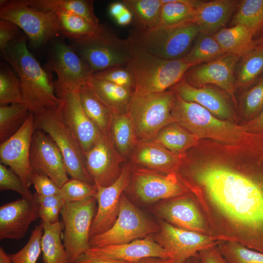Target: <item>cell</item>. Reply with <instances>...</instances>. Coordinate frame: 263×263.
Here are the masks:
<instances>
[{"instance_id":"cell-1","label":"cell","mask_w":263,"mask_h":263,"mask_svg":"<svg viewBox=\"0 0 263 263\" xmlns=\"http://www.w3.org/2000/svg\"><path fill=\"white\" fill-rule=\"evenodd\" d=\"M176 175L205 212L211 235L263 253V175L215 160L190 163Z\"/></svg>"},{"instance_id":"cell-2","label":"cell","mask_w":263,"mask_h":263,"mask_svg":"<svg viewBox=\"0 0 263 263\" xmlns=\"http://www.w3.org/2000/svg\"><path fill=\"white\" fill-rule=\"evenodd\" d=\"M27 36L20 35L0 51L1 56L17 73L21 83L24 105L38 114L58 107L50 73L43 68L29 51Z\"/></svg>"},{"instance_id":"cell-3","label":"cell","mask_w":263,"mask_h":263,"mask_svg":"<svg viewBox=\"0 0 263 263\" xmlns=\"http://www.w3.org/2000/svg\"><path fill=\"white\" fill-rule=\"evenodd\" d=\"M129 44L131 56L126 66L134 79V91L139 93L166 91L181 81L187 71L193 66L181 58H162Z\"/></svg>"},{"instance_id":"cell-4","label":"cell","mask_w":263,"mask_h":263,"mask_svg":"<svg viewBox=\"0 0 263 263\" xmlns=\"http://www.w3.org/2000/svg\"><path fill=\"white\" fill-rule=\"evenodd\" d=\"M171 114L182 127L199 139L209 138L229 145L240 143L246 134L242 126L219 119L198 104L183 99L176 93Z\"/></svg>"},{"instance_id":"cell-5","label":"cell","mask_w":263,"mask_h":263,"mask_svg":"<svg viewBox=\"0 0 263 263\" xmlns=\"http://www.w3.org/2000/svg\"><path fill=\"white\" fill-rule=\"evenodd\" d=\"M199 33L197 25L190 21L173 26L138 28L127 39L137 48L162 58L174 60L186 55Z\"/></svg>"},{"instance_id":"cell-6","label":"cell","mask_w":263,"mask_h":263,"mask_svg":"<svg viewBox=\"0 0 263 263\" xmlns=\"http://www.w3.org/2000/svg\"><path fill=\"white\" fill-rule=\"evenodd\" d=\"M175 92L142 94L133 91L126 113L132 118L138 141L151 140L163 128L176 122L171 114Z\"/></svg>"},{"instance_id":"cell-7","label":"cell","mask_w":263,"mask_h":263,"mask_svg":"<svg viewBox=\"0 0 263 263\" xmlns=\"http://www.w3.org/2000/svg\"><path fill=\"white\" fill-rule=\"evenodd\" d=\"M34 116L35 129L43 131L55 142L62 154L68 175L95 185L86 169L84 152L63 119L60 104Z\"/></svg>"},{"instance_id":"cell-8","label":"cell","mask_w":263,"mask_h":263,"mask_svg":"<svg viewBox=\"0 0 263 263\" xmlns=\"http://www.w3.org/2000/svg\"><path fill=\"white\" fill-rule=\"evenodd\" d=\"M0 18L13 22L22 29L36 48L46 45L60 35L56 13L36 9L26 0H0Z\"/></svg>"},{"instance_id":"cell-9","label":"cell","mask_w":263,"mask_h":263,"mask_svg":"<svg viewBox=\"0 0 263 263\" xmlns=\"http://www.w3.org/2000/svg\"><path fill=\"white\" fill-rule=\"evenodd\" d=\"M159 225L140 210L122 194L118 216L113 226L106 231L90 238V247L128 243L155 234Z\"/></svg>"},{"instance_id":"cell-10","label":"cell","mask_w":263,"mask_h":263,"mask_svg":"<svg viewBox=\"0 0 263 263\" xmlns=\"http://www.w3.org/2000/svg\"><path fill=\"white\" fill-rule=\"evenodd\" d=\"M96 202L95 197H91L65 202L62 208L63 244L71 263L90 248V231L96 212Z\"/></svg>"},{"instance_id":"cell-11","label":"cell","mask_w":263,"mask_h":263,"mask_svg":"<svg viewBox=\"0 0 263 263\" xmlns=\"http://www.w3.org/2000/svg\"><path fill=\"white\" fill-rule=\"evenodd\" d=\"M127 188L137 199L146 203L163 201L190 192L180 181L176 173L163 174L142 167L131 169Z\"/></svg>"},{"instance_id":"cell-12","label":"cell","mask_w":263,"mask_h":263,"mask_svg":"<svg viewBox=\"0 0 263 263\" xmlns=\"http://www.w3.org/2000/svg\"><path fill=\"white\" fill-rule=\"evenodd\" d=\"M159 230L154 234L155 241L169 255L173 263H184L198 255L200 251L217 245L220 237L183 229L160 220Z\"/></svg>"},{"instance_id":"cell-13","label":"cell","mask_w":263,"mask_h":263,"mask_svg":"<svg viewBox=\"0 0 263 263\" xmlns=\"http://www.w3.org/2000/svg\"><path fill=\"white\" fill-rule=\"evenodd\" d=\"M44 69L57 75L55 86L70 90H78L93 74L71 45L60 40L54 41Z\"/></svg>"},{"instance_id":"cell-14","label":"cell","mask_w":263,"mask_h":263,"mask_svg":"<svg viewBox=\"0 0 263 263\" xmlns=\"http://www.w3.org/2000/svg\"><path fill=\"white\" fill-rule=\"evenodd\" d=\"M71 45L87 63L93 74L126 65L130 59V47L127 39H94L71 42Z\"/></svg>"},{"instance_id":"cell-15","label":"cell","mask_w":263,"mask_h":263,"mask_svg":"<svg viewBox=\"0 0 263 263\" xmlns=\"http://www.w3.org/2000/svg\"><path fill=\"white\" fill-rule=\"evenodd\" d=\"M34 131L35 116L31 112L21 127L0 145V163L9 166L28 188L32 185L30 153Z\"/></svg>"},{"instance_id":"cell-16","label":"cell","mask_w":263,"mask_h":263,"mask_svg":"<svg viewBox=\"0 0 263 263\" xmlns=\"http://www.w3.org/2000/svg\"><path fill=\"white\" fill-rule=\"evenodd\" d=\"M153 211L161 220L177 227L211 235L207 221L190 192L161 201Z\"/></svg>"},{"instance_id":"cell-17","label":"cell","mask_w":263,"mask_h":263,"mask_svg":"<svg viewBox=\"0 0 263 263\" xmlns=\"http://www.w3.org/2000/svg\"><path fill=\"white\" fill-rule=\"evenodd\" d=\"M124 157L114 147L110 135L101 133L94 145L85 153L86 169L94 184L108 187L119 177Z\"/></svg>"},{"instance_id":"cell-18","label":"cell","mask_w":263,"mask_h":263,"mask_svg":"<svg viewBox=\"0 0 263 263\" xmlns=\"http://www.w3.org/2000/svg\"><path fill=\"white\" fill-rule=\"evenodd\" d=\"M54 87L56 94L61 101L63 119L85 154L92 148L102 133L83 110L78 90Z\"/></svg>"},{"instance_id":"cell-19","label":"cell","mask_w":263,"mask_h":263,"mask_svg":"<svg viewBox=\"0 0 263 263\" xmlns=\"http://www.w3.org/2000/svg\"><path fill=\"white\" fill-rule=\"evenodd\" d=\"M33 172L48 176L61 188L68 180L63 157L54 140L39 129H35L30 148Z\"/></svg>"},{"instance_id":"cell-20","label":"cell","mask_w":263,"mask_h":263,"mask_svg":"<svg viewBox=\"0 0 263 263\" xmlns=\"http://www.w3.org/2000/svg\"><path fill=\"white\" fill-rule=\"evenodd\" d=\"M240 57L226 54L212 61L190 68L183 79L189 84L201 87L215 85L229 94L233 98L235 89V69Z\"/></svg>"},{"instance_id":"cell-21","label":"cell","mask_w":263,"mask_h":263,"mask_svg":"<svg viewBox=\"0 0 263 263\" xmlns=\"http://www.w3.org/2000/svg\"><path fill=\"white\" fill-rule=\"evenodd\" d=\"M131 167L122 168L118 178L108 187L96 186L97 208L93 221L90 237L109 230L115 222L120 210V198L127 187Z\"/></svg>"},{"instance_id":"cell-22","label":"cell","mask_w":263,"mask_h":263,"mask_svg":"<svg viewBox=\"0 0 263 263\" xmlns=\"http://www.w3.org/2000/svg\"><path fill=\"white\" fill-rule=\"evenodd\" d=\"M39 218L38 203L22 198L0 207V240L23 238L30 225Z\"/></svg>"},{"instance_id":"cell-23","label":"cell","mask_w":263,"mask_h":263,"mask_svg":"<svg viewBox=\"0 0 263 263\" xmlns=\"http://www.w3.org/2000/svg\"><path fill=\"white\" fill-rule=\"evenodd\" d=\"M85 253L97 257L123 260L130 263L148 257L171 259L169 255L150 236L123 244L90 247Z\"/></svg>"},{"instance_id":"cell-24","label":"cell","mask_w":263,"mask_h":263,"mask_svg":"<svg viewBox=\"0 0 263 263\" xmlns=\"http://www.w3.org/2000/svg\"><path fill=\"white\" fill-rule=\"evenodd\" d=\"M172 90L184 100L199 104L216 117L228 119L233 117V108L227 96L211 86L194 87L183 79Z\"/></svg>"},{"instance_id":"cell-25","label":"cell","mask_w":263,"mask_h":263,"mask_svg":"<svg viewBox=\"0 0 263 263\" xmlns=\"http://www.w3.org/2000/svg\"><path fill=\"white\" fill-rule=\"evenodd\" d=\"M183 158L152 141H138L132 153L134 164L163 174L176 173Z\"/></svg>"},{"instance_id":"cell-26","label":"cell","mask_w":263,"mask_h":263,"mask_svg":"<svg viewBox=\"0 0 263 263\" xmlns=\"http://www.w3.org/2000/svg\"><path fill=\"white\" fill-rule=\"evenodd\" d=\"M57 14L60 35L70 42L94 39L114 40L118 38L105 26L82 17L66 13Z\"/></svg>"},{"instance_id":"cell-27","label":"cell","mask_w":263,"mask_h":263,"mask_svg":"<svg viewBox=\"0 0 263 263\" xmlns=\"http://www.w3.org/2000/svg\"><path fill=\"white\" fill-rule=\"evenodd\" d=\"M239 1L214 0L202 1L195 8L193 18L200 33L213 35L227 22L237 8Z\"/></svg>"},{"instance_id":"cell-28","label":"cell","mask_w":263,"mask_h":263,"mask_svg":"<svg viewBox=\"0 0 263 263\" xmlns=\"http://www.w3.org/2000/svg\"><path fill=\"white\" fill-rule=\"evenodd\" d=\"M113 115L127 112L133 90L91 76L86 82Z\"/></svg>"},{"instance_id":"cell-29","label":"cell","mask_w":263,"mask_h":263,"mask_svg":"<svg viewBox=\"0 0 263 263\" xmlns=\"http://www.w3.org/2000/svg\"><path fill=\"white\" fill-rule=\"evenodd\" d=\"M213 36L226 54H235L240 57L255 46L253 34L241 25L223 28Z\"/></svg>"},{"instance_id":"cell-30","label":"cell","mask_w":263,"mask_h":263,"mask_svg":"<svg viewBox=\"0 0 263 263\" xmlns=\"http://www.w3.org/2000/svg\"><path fill=\"white\" fill-rule=\"evenodd\" d=\"M82 108L102 133L110 135L113 114L86 83L78 89Z\"/></svg>"},{"instance_id":"cell-31","label":"cell","mask_w":263,"mask_h":263,"mask_svg":"<svg viewBox=\"0 0 263 263\" xmlns=\"http://www.w3.org/2000/svg\"><path fill=\"white\" fill-rule=\"evenodd\" d=\"M31 7L43 11L76 15L94 23H99L95 16L93 0H26Z\"/></svg>"},{"instance_id":"cell-32","label":"cell","mask_w":263,"mask_h":263,"mask_svg":"<svg viewBox=\"0 0 263 263\" xmlns=\"http://www.w3.org/2000/svg\"><path fill=\"white\" fill-rule=\"evenodd\" d=\"M43 233L41 238V253L44 263H71L62 243V224L42 222Z\"/></svg>"},{"instance_id":"cell-33","label":"cell","mask_w":263,"mask_h":263,"mask_svg":"<svg viewBox=\"0 0 263 263\" xmlns=\"http://www.w3.org/2000/svg\"><path fill=\"white\" fill-rule=\"evenodd\" d=\"M198 138L177 122L163 128L150 141L157 143L179 155L198 144Z\"/></svg>"},{"instance_id":"cell-34","label":"cell","mask_w":263,"mask_h":263,"mask_svg":"<svg viewBox=\"0 0 263 263\" xmlns=\"http://www.w3.org/2000/svg\"><path fill=\"white\" fill-rule=\"evenodd\" d=\"M110 134L114 147L123 157L132 153L138 142L132 120L126 112L113 115Z\"/></svg>"},{"instance_id":"cell-35","label":"cell","mask_w":263,"mask_h":263,"mask_svg":"<svg viewBox=\"0 0 263 263\" xmlns=\"http://www.w3.org/2000/svg\"><path fill=\"white\" fill-rule=\"evenodd\" d=\"M235 75V87L249 86L263 75V44L242 56Z\"/></svg>"},{"instance_id":"cell-36","label":"cell","mask_w":263,"mask_h":263,"mask_svg":"<svg viewBox=\"0 0 263 263\" xmlns=\"http://www.w3.org/2000/svg\"><path fill=\"white\" fill-rule=\"evenodd\" d=\"M225 54L213 35L200 33L188 52L181 59L194 66L212 61Z\"/></svg>"},{"instance_id":"cell-37","label":"cell","mask_w":263,"mask_h":263,"mask_svg":"<svg viewBox=\"0 0 263 263\" xmlns=\"http://www.w3.org/2000/svg\"><path fill=\"white\" fill-rule=\"evenodd\" d=\"M132 13L138 29H148L159 25L161 0H123Z\"/></svg>"},{"instance_id":"cell-38","label":"cell","mask_w":263,"mask_h":263,"mask_svg":"<svg viewBox=\"0 0 263 263\" xmlns=\"http://www.w3.org/2000/svg\"><path fill=\"white\" fill-rule=\"evenodd\" d=\"M232 24L243 25L256 35L263 28V0L239 1Z\"/></svg>"},{"instance_id":"cell-39","label":"cell","mask_w":263,"mask_h":263,"mask_svg":"<svg viewBox=\"0 0 263 263\" xmlns=\"http://www.w3.org/2000/svg\"><path fill=\"white\" fill-rule=\"evenodd\" d=\"M31 112L24 104L0 106V142L13 135L23 125Z\"/></svg>"},{"instance_id":"cell-40","label":"cell","mask_w":263,"mask_h":263,"mask_svg":"<svg viewBox=\"0 0 263 263\" xmlns=\"http://www.w3.org/2000/svg\"><path fill=\"white\" fill-rule=\"evenodd\" d=\"M13 103L24 105L21 83L7 63H2L0 69V105Z\"/></svg>"},{"instance_id":"cell-41","label":"cell","mask_w":263,"mask_h":263,"mask_svg":"<svg viewBox=\"0 0 263 263\" xmlns=\"http://www.w3.org/2000/svg\"><path fill=\"white\" fill-rule=\"evenodd\" d=\"M159 25L173 26L193 21L194 8L185 0H161Z\"/></svg>"},{"instance_id":"cell-42","label":"cell","mask_w":263,"mask_h":263,"mask_svg":"<svg viewBox=\"0 0 263 263\" xmlns=\"http://www.w3.org/2000/svg\"><path fill=\"white\" fill-rule=\"evenodd\" d=\"M217 247L228 263H263V253L234 240H222Z\"/></svg>"},{"instance_id":"cell-43","label":"cell","mask_w":263,"mask_h":263,"mask_svg":"<svg viewBox=\"0 0 263 263\" xmlns=\"http://www.w3.org/2000/svg\"><path fill=\"white\" fill-rule=\"evenodd\" d=\"M42 223L32 231L26 244L18 252L9 254L14 263H37L41 253V238L43 233Z\"/></svg>"},{"instance_id":"cell-44","label":"cell","mask_w":263,"mask_h":263,"mask_svg":"<svg viewBox=\"0 0 263 263\" xmlns=\"http://www.w3.org/2000/svg\"><path fill=\"white\" fill-rule=\"evenodd\" d=\"M97 188L83 181L71 178L60 188V194L65 202H77L95 197Z\"/></svg>"},{"instance_id":"cell-45","label":"cell","mask_w":263,"mask_h":263,"mask_svg":"<svg viewBox=\"0 0 263 263\" xmlns=\"http://www.w3.org/2000/svg\"><path fill=\"white\" fill-rule=\"evenodd\" d=\"M38 203L39 218L42 222L54 224L58 222V216L65 201L60 194L39 196L34 193Z\"/></svg>"},{"instance_id":"cell-46","label":"cell","mask_w":263,"mask_h":263,"mask_svg":"<svg viewBox=\"0 0 263 263\" xmlns=\"http://www.w3.org/2000/svg\"><path fill=\"white\" fill-rule=\"evenodd\" d=\"M91 76L133 91L135 89L133 75L126 65L112 67L95 73Z\"/></svg>"},{"instance_id":"cell-47","label":"cell","mask_w":263,"mask_h":263,"mask_svg":"<svg viewBox=\"0 0 263 263\" xmlns=\"http://www.w3.org/2000/svg\"><path fill=\"white\" fill-rule=\"evenodd\" d=\"M0 190H11L19 193L22 198L33 200L35 198L29 188L11 169L0 163Z\"/></svg>"},{"instance_id":"cell-48","label":"cell","mask_w":263,"mask_h":263,"mask_svg":"<svg viewBox=\"0 0 263 263\" xmlns=\"http://www.w3.org/2000/svg\"><path fill=\"white\" fill-rule=\"evenodd\" d=\"M243 106L245 115L256 116L263 110V75L244 95Z\"/></svg>"},{"instance_id":"cell-49","label":"cell","mask_w":263,"mask_h":263,"mask_svg":"<svg viewBox=\"0 0 263 263\" xmlns=\"http://www.w3.org/2000/svg\"><path fill=\"white\" fill-rule=\"evenodd\" d=\"M32 182L38 196L45 197L60 193V188L46 175L33 172Z\"/></svg>"},{"instance_id":"cell-50","label":"cell","mask_w":263,"mask_h":263,"mask_svg":"<svg viewBox=\"0 0 263 263\" xmlns=\"http://www.w3.org/2000/svg\"><path fill=\"white\" fill-rule=\"evenodd\" d=\"M20 28L13 22L4 19L0 20V50H4L20 34Z\"/></svg>"},{"instance_id":"cell-51","label":"cell","mask_w":263,"mask_h":263,"mask_svg":"<svg viewBox=\"0 0 263 263\" xmlns=\"http://www.w3.org/2000/svg\"><path fill=\"white\" fill-rule=\"evenodd\" d=\"M201 263H228L217 245L205 248L198 253Z\"/></svg>"},{"instance_id":"cell-52","label":"cell","mask_w":263,"mask_h":263,"mask_svg":"<svg viewBox=\"0 0 263 263\" xmlns=\"http://www.w3.org/2000/svg\"><path fill=\"white\" fill-rule=\"evenodd\" d=\"M242 127L246 132H263V110Z\"/></svg>"},{"instance_id":"cell-53","label":"cell","mask_w":263,"mask_h":263,"mask_svg":"<svg viewBox=\"0 0 263 263\" xmlns=\"http://www.w3.org/2000/svg\"><path fill=\"white\" fill-rule=\"evenodd\" d=\"M74 263H130L120 260L97 257L85 253L80 256Z\"/></svg>"},{"instance_id":"cell-54","label":"cell","mask_w":263,"mask_h":263,"mask_svg":"<svg viewBox=\"0 0 263 263\" xmlns=\"http://www.w3.org/2000/svg\"><path fill=\"white\" fill-rule=\"evenodd\" d=\"M126 8L127 7L123 2H114L110 5L109 13L112 17L116 19Z\"/></svg>"},{"instance_id":"cell-55","label":"cell","mask_w":263,"mask_h":263,"mask_svg":"<svg viewBox=\"0 0 263 263\" xmlns=\"http://www.w3.org/2000/svg\"><path fill=\"white\" fill-rule=\"evenodd\" d=\"M133 19V16L131 11L127 8L125 10L115 19L117 23L121 26H125L130 24Z\"/></svg>"},{"instance_id":"cell-56","label":"cell","mask_w":263,"mask_h":263,"mask_svg":"<svg viewBox=\"0 0 263 263\" xmlns=\"http://www.w3.org/2000/svg\"><path fill=\"white\" fill-rule=\"evenodd\" d=\"M133 263H173V261L171 259L148 257L142 259Z\"/></svg>"},{"instance_id":"cell-57","label":"cell","mask_w":263,"mask_h":263,"mask_svg":"<svg viewBox=\"0 0 263 263\" xmlns=\"http://www.w3.org/2000/svg\"><path fill=\"white\" fill-rule=\"evenodd\" d=\"M0 263H14L4 249L0 247Z\"/></svg>"},{"instance_id":"cell-58","label":"cell","mask_w":263,"mask_h":263,"mask_svg":"<svg viewBox=\"0 0 263 263\" xmlns=\"http://www.w3.org/2000/svg\"><path fill=\"white\" fill-rule=\"evenodd\" d=\"M184 263H201V262L198 255L188 259Z\"/></svg>"},{"instance_id":"cell-59","label":"cell","mask_w":263,"mask_h":263,"mask_svg":"<svg viewBox=\"0 0 263 263\" xmlns=\"http://www.w3.org/2000/svg\"><path fill=\"white\" fill-rule=\"evenodd\" d=\"M255 45L263 44V34L257 40H255Z\"/></svg>"}]
</instances>
